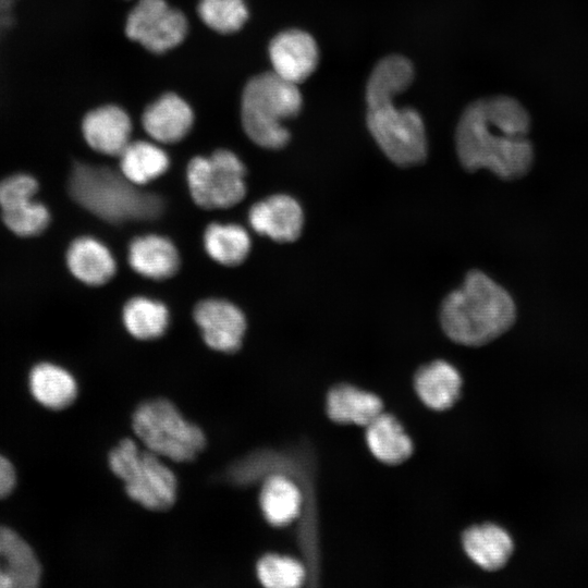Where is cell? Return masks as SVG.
I'll list each match as a JSON object with an SVG mask.
<instances>
[{"mask_svg": "<svg viewBox=\"0 0 588 588\" xmlns=\"http://www.w3.org/2000/svg\"><path fill=\"white\" fill-rule=\"evenodd\" d=\"M529 128V115L514 98L476 100L467 106L456 126L458 160L467 171L487 169L504 180L518 179L534 160Z\"/></svg>", "mask_w": 588, "mask_h": 588, "instance_id": "obj_1", "label": "cell"}, {"mask_svg": "<svg viewBox=\"0 0 588 588\" xmlns=\"http://www.w3.org/2000/svg\"><path fill=\"white\" fill-rule=\"evenodd\" d=\"M414 79L412 62L390 54L373 66L366 85V123L382 152L396 166L413 167L425 161L427 136L420 114L394 105V98Z\"/></svg>", "mask_w": 588, "mask_h": 588, "instance_id": "obj_2", "label": "cell"}, {"mask_svg": "<svg viewBox=\"0 0 588 588\" xmlns=\"http://www.w3.org/2000/svg\"><path fill=\"white\" fill-rule=\"evenodd\" d=\"M511 295L490 277L470 270L463 284L448 294L440 307L442 330L452 341L479 346L491 342L514 323Z\"/></svg>", "mask_w": 588, "mask_h": 588, "instance_id": "obj_3", "label": "cell"}, {"mask_svg": "<svg viewBox=\"0 0 588 588\" xmlns=\"http://www.w3.org/2000/svg\"><path fill=\"white\" fill-rule=\"evenodd\" d=\"M69 193L86 210L112 223L154 220L164 206L161 197L139 189L122 173L82 162L71 171Z\"/></svg>", "mask_w": 588, "mask_h": 588, "instance_id": "obj_4", "label": "cell"}, {"mask_svg": "<svg viewBox=\"0 0 588 588\" xmlns=\"http://www.w3.org/2000/svg\"><path fill=\"white\" fill-rule=\"evenodd\" d=\"M302 102L297 85L273 71L252 77L242 94L244 132L262 148H283L290 140V132L283 122L298 114Z\"/></svg>", "mask_w": 588, "mask_h": 588, "instance_id": "obj_5", "label": "cell"}, {"mask_svg": "<svg viewBox=\"0 0 588 588\" xmlns=\"http://www.w3.org/2000/svg\"><path fill=\"white\" fill-rule=\"evenodd\" d=\"M132 427L147 450L174 462L195 460L206 445L204 431L167 399L142 403L132 416Z\"/></svg>", "mask_w": 588, "mask_h": 588, "instance_id": "obj_6", "label": "cell"}, {"mask_svg": "<svg viewBox=\"0 0 588 588\" xmlns=\"http://www.w3.org/2000/svg\"><path fill=\"white\" fill-rule=\"evenodd\" d=\"M149 450L142 451L132 439L121 440L108 456L111 471L122 480L126 494L152 511L170 509L177 492L174 473Z\"/></svg>", "mask_w": 588, "mask_h": 588, "instance_id": "obj_7", "label": "cell"}, {"mask_svg": "<svg viewBox=\"0 0 588 588\" xmlns=\"http://www.w3.org/2000/svg\"><path fill=\"white\" fill-rule=\"evenodd\" d=\"M245 175L241 159L226 149H218L208 157H194L186 170L191 196L204 209L238 204L246 194Z\"/></svg>", "mask_w": 588, "mask_h": 588, "instance_id": "obj_8", "label": "cell"}, {"mask_svg": "<svg viewBox=\"0 0 588 588\" xmlns=\"http://www.w3.org/2000/svg\"><path fill=\"white\" fill-rule=\"evenodd\" d=\"M186 33V17L166 0H138L125 24L127 37L155 53L176 47Z\"/></svg>", "mask_w": 588, "mask_h": 588, "instance_id": "obj_9", "label": "cell"}, {"mask_svg": "<svg viewBox=\"0 0 588 588\" xmlns=\"http://www.w3.org/2000/svg\"><path fill=\"white\" fill-rule=\"evenodd\" d=\"M194 320L210 348L234 353L241 347L246 319L242 310L231 302L221 298L204 299L195 306Z\"/></svg>", "mask_w": 588, "mask_h": 588, "instance_id": "obj_10", "label": "cell"}, {"mask_svg": "<svg viewBox=\"0 0 588 588\" xmlns=\"http://www.w3.org/2000/svg\"><path fill=\"white\" fill-rule=\"evenodd\" d=\"M269 58L277 75L297 85L315 71L319 52L311 35L287 29L272 38Z\"/></svg>", "mask_w": 588, "mask_h": 588, "instance_id": "obj_11", "label": "cell"}, {"mask_svg": "<svg viewBox=\"0 0 588 588\" xmlns=\"http://www.w3.org/2000/svg\"><path fill=\"white\" fill-rule=\"evenodd\" d=\"M248 221L254 231L261 235L277 242H293L302 233L304 212L295 198L277 194L254 204L248 212Z\"/></svg>", "mask_w": 588, "mask_h": 588, "instance_id": "obj_12", "label": "cell"}, {"mask_svg": "<svg viewBox=\"0 0 588 588\" xmlns=\"http://www.w3.org/2000/svg\"><path fill=\"white\" fill-rule=\"evenodd\" d=\"M82 131L88 146L97 152L120 156L131 142L132 122L122 108L106 105L85 115Z\"/></svg>", "mask_w": 588, "mask_h": 588, "instance_id": "obj_13", "label": "cell"}, {"mask_svg": "<svg viewBox=\"0 0 588 588\" xmlns=\"http://www.w3.org/2000/svg\"><path fill=\"white\" fill-rule=\"evenodd\" d=\"M194 114L180 96L168 93L149 105L142 115L147 134L160 144H174L191 131Z\"/></svg>", "mask_w": 588, "mask_h": 588, "instance_id": "obj_14", "label": "cell"}, {"mask_svg": "<svg viewBox=\"0 0 588 588\" xmlns=\"http://www.w3.org/2000/svg\"><path fill=\"white\" fill-rule=\"evenodd\" d=\"M40 566L30 547L12 529L0 526V588H33Z\"/></svg>", "mask_w": 588, "mask_h": 588, "instance_id": "obj_15", "label": "cell"}, {"mask_svg": "<svg viewBox=\"0 0 588 588\" xmlns=\"http://www.w3.org/2000/svg\"><path fill=\"white\" fill-rule=\"evenodd\" d=\"M127 258L135 272L152 280L169 279L180 267V256L174 244L157 234L135 237L130 243Z\"/></svg>", "mask_w": 588, "mask_h": 588, "instance_id": "obj_16", "label": "cell"}, {"mask_svg": "<svg viewBox=\"0 0 588 588\" xmlns=\"http://www.w3.org/2000/svg\"><path fill=\"white\" fill-rule=\"evenodd\" d=\"M66 265L76 279L88 285L107 283L117 270L110 249L91 236H81L71 243Z\"/></svg>", "mask_w": 588, "mask_h": 588, "instance_id": "obj_17", "label": "cell"}, {"mask_svg": "<svg viewBox=\"0 0 588 588\" xmlns=\"http://www.w3.org/2000/svg\"><path fill=\"white\" fill-rule=\"evenodd\" d=\"M415 390L428 407L443 411L457 400L462 387L458 371L448 362L434 360L415 375Z\"/></svg>", "mask_w": 588, "mask_h": 588, "instance_id": "obj_18", "label": "cell"}, {"mask_svg": "<svg viewBox=\"0 0 588 588\" xmlns=\"http://www.w3.org/2000/svg\"><path fill=\"white\" fill-rule=\"evenodd\" d=\"M259 504L269 524L283 527L298 517L303 504L302 491L286 475L273 474L262 485Z\"/></svg>", "mask_w": 588, "mask_h": 588, "instance_id": "obj_19", "label": "cell"}, {"mask_svg": "<svg viewBox=\"0 0 588 588\" xmlns=\"http://www.w3.org/2000/svg\"><path fill=\"white\" fill-rule=\"evenodd\" d=\"M466 554L481 568L495 571L504 566L513 551V541L501 527L492 524L474 526L463 535Z\"/></svg>", "mask_w": 588, "mask_h": 588, "instance_id": "obj_20", "label": "cell"}, {"mask_svg": "<svg viewBox=\"0 0 588 588\" xmlns=\"http://www.w3.org/2000/svg\"><path fill=\"white\" fill-rule=\"evenodd\" d=\"M327 413L336 422L367 426L382 413V402L370 392L340 384L328 393Z\"/></svg>", "mask_w": 588, "mask_h": 588, "instance_id": "obj_21", "label": "cell"}, {"mask_svg": "<svg viewBox=\"0 0 588 588\" xmlns=\"http://www.w3.org/2000/svg\"><path fill=\"white\" fill-rule=\"evenodd\" d=\"M366 442L373 456L385 464L402 463L413 452V443L402 425L385 413L366 426Z\"/></svg>", "mask_w": 588, "mask_h": 588, "instance_id": "obj_22", "label": "cell"}, {"mask_svg": "<svg viewBox=\"0 0 588 588\" xmlns=\"http://www.w3.org/2000/svg\"><path fill=\"white\" fill-rule=\"evenodd\" d=\"M29 385L34 397L51 409L65 408L73 403L77 394L73 376L50 363L38 364L32 369Z\"/></svg>", "mask_w": 588, "mask_h": 588, "instance_id": "obj_23", "label": "cell"}, {"mask_svg": "<svg viewBox=\"0 0 588 588\" xmlns=\"http://www.w3.org/2000/svg\"><path fill=\"white\" fill-rule=\"evenodd\" d=\"M119 157L121 173L137 186L158 179L170 164L167 152L146 140L130 142Z\"/></svg>", "mask_w": 588, "mask_h": 588, "instance_id": "obj_24", "label": "cell"}, {"mask_svg": "<svg viewBox=\"0 0 588 588\" xmlns=\"http://www.w3.org/2000/svg\"><path fill=\"white\" fill-rule=\"evenodd\" d=\"M207 254L223 266L242 264L250 250V237L246 230L235 223H211L204 233Z\"/></svg>", "mask_w": 588, "mask_h": 588, "instance_id": "obj_25", "label": "cell"}, {"mask_svg": "<svg viewBox=\"0 0 588 588\" xmlns=\"http://www.w3.org/2000/svg\"><path fill=\"white\" fill-rule=\"evenodd\" d=\"M122 318L128 333L138 340L157 339L169 324L168 308L161 302L145 296L128 299Z\"/></svg>", "mask_w": 588, "mask_h": 588, "instance_id": "obj_26", "label": "cell"}, {"mask_svg": "<svg viewBox=\"0 0 588 588\" xmlns=\"http://www.w3.org/2000/svg\"><path fill=\"white\" fill-rule=\"evenodd\" d=\"M197 11L208 27L221 34L240 30L248 19L245 0H199Z\"/></svg>", "mask_w": 588, "mask_h": 588, "instance_id": "obj_27", "label": "cell"}, {"mask_svg": "<svg viewBox=\"0 0 588 588\" xmlns=\"http://www.w3.org/2000/svg\"><path fill=\"white\" fill-rule=\"evenodd\" d=\"M259 581L268 588H296L306 577L304 566L290 556L267 554L257 563Z\"/></svg>", "mask_w": 588, "mask_h": 588, "instance_id": "obj_28", "label": "cell"}, {"mask_svg": "<svg viewBox=\"0 0 588 588\" xmlns=\"http://www.w3.org/2000/svg\"><path fill=\"white\" fill-rule=\"evenodd\" d=\"M2 220L14 234L26 237L45 231L50 213L44 204L32 199L2 210Z\"/></svg>", "mask_w": 588, "mask_h": 588, "instance_id": "obj_29", "label": "cell"}, {"mask_svg": "<svg viewBox=\"0 0 588 588\" xmlns=\"http://www.w3.org/2000/svg\"><path fill=\"white\" fill-rule=\"evenodd\" d=\"M38 191L35 177L25 173H17L0 182L1 210L32 200Z\"/></svg>", "mask_w": 588, "mask_h": 588, "instance_id": "obj_30", "label": "cell"}, {"mask_svg": "<svg viewBox=\"0 0 588 588\" xmlns=\"http://www.w3.org/2000/svg\"><path fill=\"white\" fill-rule=\"evenodd\" d=\"M15 485V473L12 464L0 455V498L8 495Z\"/></svg>", "mask_w": 588, "mask_h": 588, "instance_id": "obj_31", "label": "cell"}, {"mask_svg": "<svg viewBox=\"0 0 588 588\" xmlns=\"http://www.w3.org/2000/svg\"><path fill=\"white\" fill-rule=\"evenodd\" d=\"M12 4L0 1V35L12 25Z\"/></svg>", "mask_w": 588, "mask_h": 588, "instance_id": "obj_32", "label": "cell"}, {"mask_svg": "<svg viewBox=\"0 0 588 588\" xmlns=\"http://www.w3.org/2000/svg\"><path fill=\"white\" fill-rule=\"evenodd\" d=\"M0 1H3V2H7V3L12 4V2H13L14 0H0Z\"/></svg>", "mask_w": 588, "mask_h": 588, "instance_id": "obj_33", "label": "cell"}]
</instances>
